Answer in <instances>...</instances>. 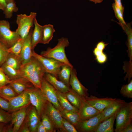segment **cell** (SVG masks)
I'll return each mask as SVG.
<instances>
[{"label":"cell","instance_id":"6da1fadb","mask_svg":"<svg viewBox=\"0 0 132 132\" xmlns=\"http://www.w3.org/2000/svg\"><path fill=\"white\" fill-rule=\"evenodd\" d=\"M69 45L68 38L62 37L58 39V43L54 47H48L45 51H42L40 55L45 57L54 59L74 68L67 58L65 51V48Z\"/></svg>","mask_w":132,"mask_h":132},{"label":"cell","instance_id":"7a4b0ae2","mask_svg":"<svg viewBox=\"0 0 132 132\" xmlns=\"http://www.w3.org/2000/svg\"><path fill=\"white\" fill-rule=\"evenodd\" d=\"M115 132H122L132 120V102L125 103L118 110L116 115Z\"/></svg>","mask_w":132,"mask_h":132},{"label":"cell","instance_id":"3957f363","mask_svg":"<svg viewBox=\"0 0 132 132\" xmlns=\"http://www.w3.org/2000/svg\"><path fill=\"white\" fill-rule=\"evenodd\" d=\"M36 13L31 12L29 15L20 14L17 15L16 22L18 27L15 32L20 38L25 39L28 35L34 24V20Z\"/></svg>","mask_w":132,"mask_h":132},{"label":"cell","instance_id":"277c9868","mask_svg":"<svg viewBox=\"0 0 132 132\" xmlns=\"http://www.w3.org/2000/svg\"><path fill=\"white\" fill-rule=\"evenodd\" d=\"M27 90L31 104L35 108L41 120L48 101L40 89L33 86Z\"/></svg>","mask_w":132,"mask_h":132},{"label":"cell","instance_id":"5b68a950","mask_svg":"<svg viewBox=\"0 0 132 132\" xmlns=\"http://www.w3.org/2000/svg\"><path fill=\"white\" fill-rule=\"evenodd\" d=\"M20 38L15 31L10 29L9 23L6 20L0 21V42L8 48L12 46Z\"/></svg>","mask_w":132,"mask_h":132},{"label":"cell","instance_id":"8992f818","mask_svg":"<svg viewBox=\"0 0 132 132\" xmlns=\"http://www.w3.org/2000/svg\"><path fill=\"white\" fill-rule=\"evenodd\" d=\"M32 56L36 58L41 63L46 73L50 74L57 78V74L61 66L64 63L55 59L43 57L32 51Z\"/></svg>","mask_w":132,"mask_h":132},{"label":"cell","instance_id":"52a82bcc","mask_svg":"<svg viewBox=\"0 0 132 132\" xmlns=\"http://www.w3.org/2000/svg\"><path fill=\"white\" fill-rule=\"evenodd\" d=\"M41 90L48 102L52 103L60 112L63 110L59 102L56 90L44 77Z\"/></svg>","mask_w":132,"mask_h":132},{"label":"cell","instance_id":"ba28073f","mask_svg":"<svg viewBox=\"0 0 132 132\" xmlns=\"http://www.w3.org/2000/svg\"><path fill=\"white\" fill-rule=\"evenodd\" d=\"M0 96L9 102L12 112L23 107H28L31 104L27 90L20 94L12 98L6 97L0 95Z\"/></svg>","mask_w":132,"mask_h":132},{"label":"cell","instance_id":"9c48e42d","mask_svg":"<svg viewBox=\"0 0 132 132\" xmlns=\"http://www.w3.org/2000/svg\"><path fill=\"white\" fill-rule=\"evenodd\" d=\"M102 112L88 119L80 120L76 127L79 132H95L101 123Z\"/></svg>","mask_w":132,"mask_h":132},{"label":"cell","instance_id":"30bf717a","mask_svg":"<svg viewBox=\"0 0 132 132\" xmlns=\"http://www.w3.org/2000/svg\"><path fill=\"white\" fill-rule=\"evenodd\" d=\"M50 120L56 130L62 128V117L60 112L51 103L48 102L44 112Z\"/></svg>","mask_w":132,"mask_h":132},{"label":"cell","instance_id":"8fae6325","mask_svg":"<svg viewBox=\"0 0 132 132\" xmlns=\"http://www.w3.org/2000/svg\"><path fill=\"white\" fill-rule=\"evenodd\" d=\"M111 97L99 98L95 96L91 95L85 98L86 101L100 112L108 107L116 99Z\"/></svg>","mask_w":132,"mask_h":132},{"label":"cell","instance_id":"7c38bea8","mask_svg":"<svg viewBox=\"0 0 132 132\" xmlns=\"http://www.w3.org/2000/svg\"><path fill=\"white\" fill-rule=\"evenodd\" d=\"M41 120L35 108L32 105L27 109L24 121L27 125L30 132H36Z\"/></svg>","mask_w":132,"mask_h":132},{"label":"cell","instance_id":"4fadbf2b","mask_svg":"<svg viewBox=\"0 0 132 132\" xmlns=\"http://www.w3.org/2000/svg\"><path fill=\"white\" fill-rule=\"evenodd\" d=\"M28 107H23L13 111L11 114V124L10 125L13 126V128L11 129L10 132H18L25 119Z\"/></svg>","mask_w":132,"mask_h":132},{"label":"cell","instance_id":"5bb4252c","mask_svg":"<svg viewBox=\"0 0 132 132\" xmlns=\"http://www.w3.org/2000/svg\"><path fill=\"white\" fill-rule=\"evenodd\" d=\"M76 69H72L69 80V85L73 90L81 96L85 98L88 96V89L84 86L80 82L77 76Z\"/></svg>","mask_w":132,"mask_h":132},{"label":"cell","instance_id":"9a60e30c","mask_svg":"<svg viewBox=\"0 0 132 132\" xmlns=\"http://www.w3.org/2000/svg\"><path fill=\"white\" fill-rule=\"evenodd\" d=\"M100 112L85 99L82 102L80 108L78 109V113L80 120H84L93 117Z\"/></svg>","mask_w":132,"mask_h":132},{"label":"cell","instance_id":"2e32d148","mask_svg":"<svg viewBox=\"0 0 132 132\" xmlns=\"http://www.w3.org/2000/svg\"><path fill=\"white\" fill-rule=\"evenodd\" d=\"M33 28L31 29L28 35L25 39L20 55L22 64L28 62L32 56L31 38Z\"/></svg>","mask_w":132,"mask_h":132},{"label":"cell","instance_id":"e0dca14e","mask_svg":"<svg viewBox=\"0 0 132 132\" xmlns=\"http://www.w3.org/2000/svg\"><path fill=\"white\" fill-rule=\"evenodd\" d=\"M9 84L18 95L33 86L28 80L22 77L11 80Z\"/></svg>","mask_w":132,"mask_h":132},{"label":"cell","instance_id":"ac0fdd59","mask_svg":"<svg viewBox=\"0 0 132 132\" xmlns=\"http://www.w3.org/2000/svg\"><path fill=\"white\" fill-rule=\"evenodd\" d=\"M126 102L123 99H116L113 102L102 112L101 122L113 116Z\"/></svg>","mask_w":132,"mask_h":132},{"label":"cell","instance_id":"d6986e66","mask_svg":"<svg viewBox=\"0 0 132 132\" xmlns=\"http://www.w3.org/2000/svg\"><path fill=\"white\" fill-rule=\"evenodd\" d=\"M44 77L45 79L56 90L65 93L70 89L68 86L52 75L45 73Z\"/></svg>","mask_w":132,"mask_h":132},{"label":"cell","instance_id":"ffe728a7","mask_svg":"<svg viewBox=\"0 0 132 132\" xmlns=\"http://www.w3.org/2000/svg\"><path fill=\"white\" fill-rule=\"evenodd\" d=\"M34 27L33 30L31 38L32 49L33 50L37 44L42 43L43 37V26L38 22L36 17L34 20Z\"/></svg>","mask_w":132,"mask_h":132},{"label":"cell","instance_id":"44dd1931","mask_svg":"<svg viewBox=\"0 0 132 132\" xmlns=\"http://www.w3.org/2000/svg\"><path fill=\"white\" fill-rule=\"evenodd\" d=\"M66 97L73 106L79 109L85 98L78 94L70 88L69 90L64 93Z\"/></svg>","mask_w":132,"mask_h":132},{"label":"cell","instance_id":"7402d4cb","mask_svg":"<svg viewBox=\"0 0 132 132\" xmlns=\"http://www.w3.org/2000/svg\"><path fill=\"white\" fill-rule=\"evenodd\" d=\"M73 68L64 63L61 66L57 74V78L70 87L69 81Z\"/></svg>","mask_w":132,"mask_h":132},{"label":"cell","instance_id":"603a6c76","mask_svg":"<svg viewBox=\"0 0 132 132\" xmlns=\"http://www.w3.org/2000/svg\"><path fill=\"white\" fill-rule=\"evenodd\" d=\"M117 112L113 116L100 123L95 132H113L114 124Z\"/></svg>","mask_w":132,"mask_h":132},{"label":"cell","instance_id":"cb8c5ba5","mask_svg":"<svg viewBox=\"0 0 132 132\" xmlns=\"http://www.w3.org/2000/svg\"><path fill=\"white\" fill-rule=\"evenodd\" d=\"M56 90L59 102L63 110L78 112V109L70 103L64 93Z\"/></svg>","mask_w":132,"mask_h":132},{"label":"cell","instance_id":"d4e9b609","mask_svg":"<svg viewBox=\"0 0 132 132\" xmlns=\"http://www.w3.org/2000/svg\"><path fill=\"white\" fill-rule=\"evenodd\" d=\"M4 63L16 70H19L22 64L20 55L11 53H9Z\"/></svg>","mask_w":132,"mask_h":132},{"label":"cell","instance_id":"484cf974","mask_svg":"<svg viewBox=\"0 0 132 132\" xmlns=\"http://www.w3.org/2000/svg\"><path fill=\"white\" fill-rule=\"evenodd\" d=\"M60 112L63 118L71 123L75 127L80 121L77 112L63 110Z\"/></svg>","mask_w":132,"mask_h":132},{"label":"cell","instance_id":"4316f807","mask_svg":"<svg viewBox=\"0 0 132 132\" xmlns=\"http://www.w3.org/2000/svg\"><path fill=\"white\" fill-rule=\"evenodd\" d=\"M127 36V46L128 52L130 57V61L132 64V29L131 23H127L121 26Z\"/></svg>","mask_w":132,"mask_h":132},{"label":"cell","instance_id":"83f0119b","mask_svg":"<svg viewBox=\"0 0 132 132\" xmlns=\"http://www.w3.org/2000/svg\"><path fill=\"white\" fill-rule=\"evenodd\" d=\"M10 80L22 77L19 70H16L4 63L0 67Z\"/></svg>","mask_w":132,"mask_h":132},{"label":"cell","instance_id":"f1b7e54d","mask_svg":"<svg viewBox=\"0 0 132 132\" xmlns=\"http://www.w3.org/2000/svg\"><path fill=\"white\" fill-rule=\"evenodd\" d=\"M55 32L53 26L51 24L43 26V37L42 43L48 44L52 39L53 34Z\"/></svg>","mask_w":132,"mask_h":132},{"label":"cell","instance_id":"f546056e","mask_svg":"<svg viewBox=\"0 0 132 132\" xmlns=\"http://www.w3.org/2000/svg\"><path fill=\"white\" fill-rule=\"evenodd\" d=\"M18 10V8L16 6L14 0L7 3L3 11L5 17L7 18H11L12 16L13 13L17 12Z\"/></svg>","mask_w":132,"mask_h":132},{"label":"cell","instance_id":"4dcf8cb0","mask_svg":"<svg viewBox=\"0 0 132 132\" xmlns=\"http://www.w3.org/2000/svg\"><path fill=\"white\" fill-rule=\"evenodd\" d=\"M0 95L9 98L14 97L18 95L9 84L0 87Z\"/></svg>","mask_w":132,"mask_h":132},{"label":"cell","instance_id":"1f68e13d","mask_svg":"<svg viewBox=\"0 0 132 132\" xmlns=\"http://www.w3.org/2000/svg\"><path fill=\"white\" fill-rule=\"evenodd\" d=\"M93 52L95 57V59L99 64H102L107 61L108 59L107 55L103 52V50L98 49L95 47L94 49Z\"/></svg>","mask_w":132,"mask_h":132},{"label":"cell","instance_id":"d6a6232c","mask_svg":"<svg viewBox=\"0 0 132 132\" xmlns=\"http://www.w3.org/2000/svg\"><path fill=\"white\" fill-rule=\"evenodd\" d=\"M41 121L47 132H55L56 131V130L52 123L44 112L42 115Z\"/></svg>","mask_w":132,"mask_h":132},{"label":"cell","instance_id":"836d02e7","mask_svg":"<svg viewBox=\"0 0 132 132\" xmlns=\"http://www.w3.org/2000/svg\"><path fill=\"white\" fill-rule=\"evenodd\" d=\"M24 40L20 38L12 46L8 48V53L20 55Z\"/></svg>","mask_w":132,"mask_h":132},{"label":"cell","instance_id":"e575fe53","mask_svg":"<svg viewBox=\"0 0 132 132\" xmlns=\"http://www.w3.org/2000/svg\"><path fill=\"white\" fill-rule=\"evenodd\" d=\"M129 83L122 86L120 92L123 97L131 99L132 98V80Z\"/></svg>","mask_w":132,"mask_h":132},{"label":"cell","instance_id":"d590c367","mask_svg":"<svg viewBox=\"0 0 132 132\" xmlns=\"http://www.w3.org/2000/svg\"><path fill=\"white\" fill-rule=\"evenodd\" d=\"M62 128L60 132H78L75 127L65 118H62Z\"/></svg>","mask_w":132,"mask_h":132},{"label":"cell","instance_id":"8d00e7d4","mask_svg":"<svg viewBox=\"0 0 132 132\" xmlns=\"http://www.w3.org/2000/svg\"><path fill=\"white\" fill-rule=\"evenodd\" d=\"M112 6L114 11L115 16L119 22V25L121 26L125 24L126 23L123 18V14H122L120 9L115 3H113L112 4Z\"/></svg>","mask_w":132,"mask_h":132},{"label":"cell","instance_id":"74e56055","mask_svg":"<svg viewBox=\"0 0 132 132\" xmlns=\"http://www.w3.org/2000/svg\"><path fill=\"white\" fill-rule=\"evenodd\" d=\"M8 48L0 42V67L5 62L9 53Z\"/></svg>","mask_w":132,"mask_h":132},{"label":"cell","instance_id":"f35d334b","mask_svg":"<svg viewBox=\"0 0 132 132\" xmlns=\"http://www.w3.org/2000/svg\"><path fill=\"white\" fill-rule=\"evenodd\" d=\"M11 120V114L0 107V123L7 124Z\"/></svg>","mask_w":132,"mask_h":132},{"label":"cell","instance_id":"ab89813d","mask_svg":"<svg viewBox=\"0 0 132 132\" xmlns=\"http://www.w3.org/2000/svg\"><path fill=\"white\" fill-rule=\"evenodd\" d=\"M10 81L0 67V87L9 84Z\"/></svg>","mask_w":132,"mask_h":132},{"label":"cell","instance_id":"60d3db41","mask_svg":"<svg viewBox=\"0 0 132 132\" xmlns=\"http://www.w3.org/2000/svg\"><path fill=\"white\" fill-rule=\"evenodd\" d=\"M0 107L8 112H11L9 102L5 99L0 96Z\"/></svg>","mask_w":132,"mask_h":132},{"label":"cell","instance_id":"b9f144b4","mask_svg":"<svg viewBox=\"0 0 132 132\" xmlns=\"http://www.w3.org/2000/svg\"><path fill=\"white\" fill-rule=\"evenodd\" d=\"M18 132H30L29 127L24 121L20 127Z\"/></svg>","mask_w":132,"mask_h":132},{"label":"cell","instance_id":"7bdbcfd3","mask_svg":"<svg viewBox=\"0 0 132 132\" xmlns=\"http://www.w3.org/2000/svg\"><path fill=\"white\" fill-rule=\"evenodd\" d=\"M108 44L106 43L105 42L102 41L98 42L95 47L98 49L103 51Z\"/></svg>","mask_w":132,"mask_h":132},{"label":"cell","instance_id":"ee69618b","mask_svg":"<svg viewBox=\"0 0 132 132\" xmlns=\"http://www.w3.org/2000/svg\"><path fill=\"white\" fill-rule=\"evenodd\" d=\"M36 132H47L41 121L37 127Z\"/></svg>","mask_w":132,"mask_h":132},{"label":"cell","instance_id":"f6af8a7d","mask_svg":"<svg viewBox=\"0 0 132 132\" xmlns=\"http://www.w3.org/2000/svg\"><path fill=\"white\" fill-rule=\"evenodd\" d=\"M115 3L123 14L124 8L122 6L121 0H114Z\"/></svg>","mask_w":132,"mask_h":132},{"label":"cell","instance_id":"bcb514c9","mask_svg":"<svg viewBox=\"0 0 132 132\" xmlns=\"http://www.w3.org/2000/svg\"><path fill=\"white\" fill-rule=\"evenodd\" d=\"M132 122L128 125L123 130L122 132H132Z\"/></svg>","mask_w":132,"mask_h":132},{"label":"cell","instance_id":"7dc6e473","mask_svg":"<svg viewBox=\"0 0 132 132\" xmlns=\"http://www.w3.org/2000/svg\"><path fill=\"white\" fill-rule=\"evenodd\" d=\"M7 4L6 0H0V9L3 11Z\"/></svg>","mask_w":132,"mask_h":132},{"label":"cell","instance_id":"c3c4849f","mask_svg":"<svg viewBox=\"0 0 132 132\" xmlns=\"http://www.w3.org/2000/svg\"><path fill=\"white\" fill-rule=\"evenodd\" d=\"M6 124L0 123V132H6L7 127L5 125Z\"/></svg>","mask_w":132,"mask_h":132},{"label":"cell","instance_id":"681fc988","mask_svg":"<svg viewBox=\"0 0 132 132\" xmlns=\"http://www.w3.org/2000/svg\"><path fill=\"white\" fill-rule=\"evenodd\" d=\"M94 2L95 3H100L102 2L103 0H89Z\"/></svg>","mask_w":132,"mask_h":132},{"label":"cell","instance_id":"f907efd6","mask_svg":"<svg viewBox=\"0 0 132 132\" xmlns=\"http://www.w3.org/2000/svg\"><path fill=\"white\" fill-rule=\"evenodd\" d=\"M13 0H6L7 3L10 2Z\"/></svg>","mask_w":132,"mask_h":132}]
</instances>
